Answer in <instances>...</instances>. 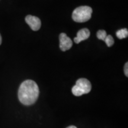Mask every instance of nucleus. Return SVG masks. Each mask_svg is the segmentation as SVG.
Wrapping results in <instances>:
<instances>
[{
    "instance_id": "obj_7",
    "label": "nucleus",
    "mask_w": 128,
    "mask_h": 128,
    "mask_svg": "<svg viewBox=\"0 0 128 128\" xmlns=\"http://www.w3.org/2000/svg\"><path fill=\"white\" fill-rule=\"evenodd\" d=\"M116 36L119 39H122L126 38L128 36V30L127 28H122L117 31Z\"/></svg>"
},
{
    "instance_id": "obj_1",
    "label": "nucleus",
    "mask_w": 128,
    "mask_h": 128,
    "mask_svg": "<svg viewBox=\"0 0 128 128\" xmlns=\"http://www.w3.org/2000/svg\"><path fill=\"white\" fill-rule=\"evenodd\" d=\"M39 95V87L33 80H26L19 87L18 99L24 105L29 106L34 104L38 100Z\"/></svg>"
},
{
    "instance_id": "obj_10",
    "label": "nucleus",
    "mask_w": 128,
    "mask_h": 128,
    "mask_svg": "<svg viewBox=\"0 0 128 128\" xmlns=\"http://www.w3.org/2000/svg\"><path fill=\"white\" fill-rule=\"evenodd\" d=\"M128 63L126 62L124 65V74L126 76H128Z\"/></svg>"
},
{
    "instance_id": "obj_3",
    "label": "nucleus",
    "mask_w": 128,
    "mask_h": 128,
    "mask_svg": "<svg viewBox=\"0 0 128 128\" xmlns=\"http://www.w3.org/2000/svg\"><path fill=\"white\" fill-rule=\"evenodd\" d=\"M92 90L91 82L86 78H80L76 82V84L72 88V92L76 96H81L88 94Z\"/></svg>"
},
{
    "instance_id": "obj_8",
    "label": "nucleus",
    "mask_w": 128,
    "mask_h": 128,
    "mask_svg": "<svg viewBox=\"0 0 128 128\" xmlns=\"http://www.w3.org/2000/svg\"><path fill=\"white\" fill-rule=\"evenodd\" d=\"M106 36H107V33H106V32L105 30H100L97 32V37L98 39L104 41Z\"/></svg>"
},
{
    "instance_id": "obj_2",
    "label": "nucleus",
    "mask_w": 128,
    "mask_h": 128,
    "mask_svg": "<svg viewBox=\"0 0 128 128\" xmlns=\"http://www.w3.org/2000/svg\"><path fill=\"white\" fill-rule=\"evenodd\" d=\"M92 10L88 6H81L74 10L72 17L76 22L84 23L92 17Z\"/></svg>"
},
{
    "instance_id": "obj_5",
    "label": "nucleus",
    "mask_w": 128,
    "mask_h": 128,
    "mask_svg": "<svg viewBox=\"0 0 128 128\" xmlns=\"http://www.w3.org/2000/svg\"><path fill=\"white\" fill-rule=\"evenodd\" d=\"M26 22L33 31H38L41 27V21L36 16L28 15L25 18Z\"/></svg>"
},
{
    "instance_id": "obj_11",
    "label": "nucleus",
    "mask_w": 128,
    "mask_h": 128,
    "mask_svg": "<svg viewBox=\"0 0 128 128\" xmlns=\"http://www.w3.org/2000/svg\"><path fill=\"white\" fill-rule=\"evenodd\" d=\"M66 128H77L75 126H68V127H67Z\"/></svg>"
},
{
    "instance_id": "obj_9",
    "label": "nucleus",
    "mask_w": 128,
    "mask_h": 128,
    "mask_svg": "<svg viewBox=\"0 0 128 128\" xmlns=\"http://www.w3.org/2000/svg\"><path fill=\"white\" fill-rule=\"evenodd\" d=\"M104 42L108 47H110V46H112L114 44V39H113V38L111 35H107L106 38L104 40Z\"/></svg>"
},
{
    "instance_id": "obj_12",
    "label": "nucleus",
    "mask_w": 128,
    "mask_h": 128,
    "mask_svg": "<svg viewBox=\"0 0 128 128\" xmlns=\"http://www.w3.org/2000/svg\"><path fill=\"white\" fill-rule=\"evenodd\" d=\"M1 43H2V38H1V34H0V44H1Z\"/></svg>"
},
{
    "instance_id": "obj_6",
    "label": "nucleus",
    "mask_w": 128,
    "mask_h": 128,
    "mask_svg": "<svg viewBox=\"0 0 128 128\" xmlns=\"http://www.w3.org/2000/svg\"><path fill=\"white\" fill-rule=\"evenodd\" d=\"M90 36V32L88 28H82L78 32L76 37L74 38V42L76 44H79L81 41L88 39Z\"/></svg>"
},
{
    "instance_id": "obj_4",
    "label": "nucleus",
    "mask_w": 128,
    "mask_h": 128,
    "mask_svg": "<svg viewBox=\"0 0 128 128\" xmlns=\"http://www.w3.org/2000/svg\"><path fill=\"white\" fill-rule=\"evenodd\" d=\"M60 49L64 52L71 49L72 46V41L64 33H62L60 34Z\"/></svg>"
}]
</instances>
